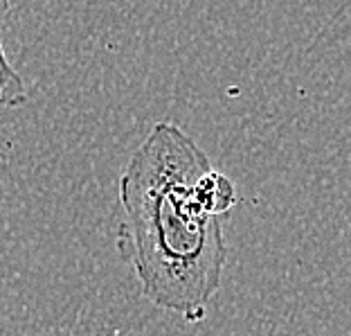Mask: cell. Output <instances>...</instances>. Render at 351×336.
<instances>
[{
    "instance_id": "7a4b0ae2",
    "label": "cell",
    "mask_w": 351,
    "mask_h": 336,
    "mask_svg": "<svg viewBox=\"0 0 351 336\" xmlns=\"http://www.w3.org/2000/svg\"><path fill=\"white\" fill-rule=\"evenodd\" d=\"M27 102V88L16 68L10 63L3 47V38H0V109H14ZM7 158L0 154V172L5 170Z\"/></svg>"
},
{
    "instance_id": "6da1fadb",
    "label": "cell",
    "mask_w": 351,
    "mask_h": 336,
    "mask_svg": "<svg viewBox=\"0 0 351 336\" xmlns=\"http://www.w3.org/2000/svg\"><path fill=\"white\" fill-rule=\"evenodd\" d=\"M119 251L149 302L198 323L221 289L228 246L223 217L234 183L178 124L160 122L133 151L117 183Z\"/></svg>"
}]
</instances>
